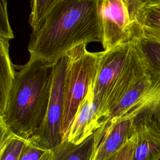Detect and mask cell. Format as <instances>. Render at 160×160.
<instances>
[{
	"instance_id": "obj_1",
	"label": "cell",
	"mask_w": 160,
	"mask_h": 160,
	"mask_svg": "<svg viewBox=\"0 0 160 160\" xmlns=\"http://www.w3.org/2000/svg\"><path fill=\"white\" fill-rule=\"evenodd\" d=\"M102 42L99 0H59L32 31L30 57L56 62L74 48Z\"/></svg>"
},
{
	"instance_id": "obj_2",
	"label": "cell",
	"mask_w": 160,
	"mask_h": 160,
	"mask_svg": "<svg viewBox=\"0 0 160 160\" xmlns=\"http://www.w3.org/2000/svg\"><path fill=\"white\" fill-rule=\"evenodd\" d=\"M54 64L30 57L16 72L6 111L0 119L14 134L26 140L33 138L44 121Z\"/></svg>"
},
{
	"instance_id": "obj_3",
	"label": "cell",
	"mask_w": 160,
	"mask_h": 160,
	"mask_svg": "<svg viewBox=\"0 0 160 160\" xmlns=\"http://www.w3.org/2000/svg\"><path fill=\"white\" fill-rule=\"evenodd\" d=\"M146 74L135 41L102 51L93 86L100 127L112 107Z\"/></svg>"
},
{
	"instance_id": "obj_4",
	"label": "cell",
	"mask_w": 160,
	"mask_h": 160,
	"mask_svg": "<svg viewBox=\"0 0 160 160\" xmlns=\"http://www.w3.org/2000/svg\"><path fill=\"white\" fill-rule=\"evenodd\" d=\"M87 44L79 45L68 52V63L64 86V110L61 128L62 141L67 136L79 106L90 86L94 84L101 52H92Z\"/></svg>"
},
{
	"instance_id": "obj_5",
	"label": "cell",
	"mask_w": 160,
	"mask_h": 160,
	"mask_svg": "<svg viewBox=\"0 0 160 160\" xmlns=\"http://www.w3.org/2000/svg\"><path fill=\"white\" fill-rule=\"evenodd\" d=\"M138 0H99L102 46L104 51L129 43L141 36L134 18Z\"/></svg>"
},
{
	"instance_id": "obj_6",
	"label": "cell",
	"mask_w": 160,
	"mask_h": 160,
	"mask_svg": "<svg viewBox=\"0 0 160 160\" xmlns=\"http://www.w3.org/2000/svg\"><path fill=\"white\" fill-rule=\"evenodd\" d=\"M68 53L54 64L51 93L44 121L38 134L29 141L52 149L62 142L61 132L64 110V86L68 63Z\"/></svg>"
},
{
	"instance_id": "obj_7",
	"label": "cell",
	"mask_w": 160,
	"mask_h": 160,
	"mask_svg": "<svg viewBox=\"0 0 160 160\" xmlns=\"http://www.w3.org/2000/svg\"><path fill=\"white\" fill-rule=\"evenodd\" d=\"M136 110L106 122L95 132V151L92 160H106L119 150L135 134L133 118Z\"/></svg>"
},
{
	"instance_id": "obj_8",
	"label": "cell",
	"mask_w": 160,
	"mask_h": 160,
	"mask_svg": "<svg viewBox=\"0 0 160 160\" xmlns=\"http://www.w3.org/2000/svg\"><path fill=\"white\" fill-rule=\"evenodd\" d=\"M159 85L160 75L152 76L149 74H145L112 107L102 126L107 122L126 115L135 108L146 101L154 94Z\"/></svg>"
},
{
	"instance_id": "obj_9",
	"label": "cell",
	"mask_w": 160,
	"mask_h": 160,
	"mask_svg": "<svg viewBox=\"0 0 160 160\" xmlns=\"http://www.w3.org/2000/svg\"><path fill=\"white\" fill-rule=\"evenodd\" d=\"M92 84L84 99L78 108L70 127L66 140L79 144L100 128L98 110L94 102Z\"/></svg>"
},
{
	"instance_id": "obj_10",
	"label": "cell",
	"mask_w": 160,
	"mask_h": 160,
	"mask_svg": "<svg viewBox=\"0 0 160 160\" xmlns=\"http://www.w3.org/2000/svg\"><path fill=\"white\" fill-rule=\"evenodd\" d=\"M139 109L133 118L136 140L132 160H158L160 159V131L139 113Z\"/></svg>"
},
{
	"instance_id": "obj_11",
	"label": "cell",
	"mask_w": 160,
	"mask_h": 160,
	"mask_svg": "<svg viewBox=\"0 0 160 160\" xmlns=\"http://www.w3.org/2000/svg\"><path fill=\"white\" fill-rule=\"evenodd\" d=\"M134 18L141 36L160 42V0H138Z\"/></svg>"
},
{
	"instance_id": "obj_12",
	"label": "cell",
	"mask_w": 160,
	"mask_h": 160,
	"mask_svg": "<svg viewBox=\"0 0 160 160\" xmlns=\"http://www.w3.org/2000/svg\"><path fill=\"white\" fill-rule=\"evenodd\" d=\"M9 41L0 38V116L5 112L16 72L9 56Z\"/></svg>"
},
{
	"instance_id": "obj_13",
	"label": "cell",
	"mask_w": 160,
	"mask_h": 160,
	"mask_svg": "<svg viewBox=\"0 0 160 160\" xmlns=\"http://www.w3.org/2000/svg\"><path fill=\"white\" fill-rule=\"evenodd\" d=\"M96 148L94 132L79 144L68 140L51 149L49 160H92Z\"/></svg>"
},
{
	"instance_id": "obj_14",
	"label": "cell",
	"mask_w": 160,
	"mask_h": 160,
	"mask_svg": "<svg viewBox=\"0 0 160 160\" xmlns=\"http://www.w3.org/2000/svg\"><path fill=\"white\" fill-rule=\"evenodd\" d=\"M139 49L148 74L160 75V42L143 36L134 39Z\"/></svg>"
},
{
	"instance_id": "obj_15",
	"label": "cell",
	"mask_w": 160,
	"mask_h": 160,
	"mask_svg": "<svg viewBox=\"0 0 160 160\" xmlns=\"http://www.w3.org/2000/svg\"><path fill=\"white\" fill-rule=\"evenodd\" d=\"M29 141L12 134L0 143V160H19Z\"/></svg>"
},
{
	"instance_id": "obj_16",
	"label": "cell",
	"mask_w": 160,
	"mask_h": 160,
	"mask_svg": "<svg viewBox=\"0 0 160 160\" xmlns=\"http://www.w3.org/2000/svg\"><path fill=\"white\" fill-rule=\"evenodd\" d=\"M59 0H31L29 22L32 31H36L43 22L52 8Z\"/></svg>"
},
{
	"instance_id": "obj_17",
	"label": "cell",
	"mask_w": 160,
	"mask_h": 160,
	"mask_svg": "<svg viewBox=\"0 0 160 160\" xmlns=\"http://www.w3.org/2000/svg\"><path fill=\"white\" fill-rule=\"evenodd\" d=\"M139 113L160 131V86L151 99L141 106Z\"/></svg>"
},
{
	"instance_id": "obj_18",
	"label": "cell",
	"mask_w": 160,
	"mask_h": 160,
	"mask_svg": "<svg viewBox=\"0 0 160 160\" xmlns=\"http://www.w3.org/2000/svg\"><path fill=\"white\" fill-rule=\"evenodd\" d=\"M51 154V149L41 148L29 142L19 160H49Z\"/></svg>"
},
{
	"instance_id": "obj_19",
	"label": "cell",
	"mask_w": 160,
	"mask_h": 160,
	"mask_svg": "<svg viewBox=\"0 0 160 160\" xmlns=\"http://www.w3.org/2000/svg\"><path fill=\"white\" fill-rule=\"evenodd\" d=\"M0 4V38L11 40L14 38V34L9 22L7 0H1Z\"/></svg>"
},
{
	"instance_id": "obj_20",
	"label": "cell",
	"mask_w": 160,
	"mask_h": 160,
	"mask_svg": "<svg viewBox=\"0 0 160 160\" xmlns=\"http://www.w3.org/2000/svg\"><path fill=\"white\" fill-rule=\"evenodd\" d=\"M136 140L135 134L119 150L106 160H132Z\"/></svg>"
},
{
	"instance_id": "obj_21",
	"label": "cell",
	"mask_w": 160,
	"mask_h": 160,
	"mask_svg": "<svg viewBox=\"0 0 160 160\" xmlns=\"http://www.w3.org/2000/svg\"><path fill=\"white\" fill-rule=\"evenodd\" d=\"M158 160H160V159H158Z\"/></svg>"
}]
</instances>
